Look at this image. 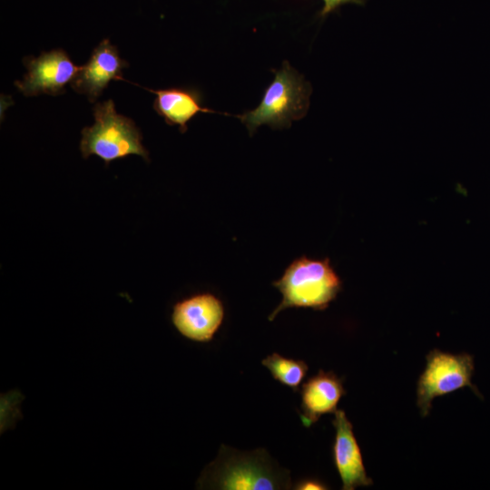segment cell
<instances>
[{"instance_id": "obj_12", "label": "cell", "mask_w": 490, "mask_h": 490, "mask_svg": "<svg viewBox=\"0 0 490 490\" xmlns=\"http://www.w3.org/2000/svg\"><path fill=\"white\" fill-rule=\"evenodd\" d=\"M273 378L284 386L289 387L294 392H299V385L304 379L309 367L303 360L287 358L278 353H272L262 361Z\"/></svg>"}, {"instance_id": "obj_6", "label": "cell", "mask_w": 490, "mask_h": 490, "mask_svg": "<svg viewBox=\"0 0 490 490\" xmlns=\"http://www.w3.org/2000/svg\"><path fill=\"white\" fill-rule=\"evenodd\" d=\"M224 307L211 293H200L174 304L172 322L184 338L196 342H209L220 328Z\"/></svg>"}, {"instance_id": "obj_9", "label": "cell", "mask_w": 490, "mask_h": 490, "mask_svg": "<svg viewBox=\"0 0 490 490\" xmlns=\"http://www.w3.org/2000/svg\"><path fill=\"white\" fill-rule=\"evenodd\" d=\"M334 415L332 424L336 436L333 460L342 481V489L354 490L358 486L372 485L373 481L367 475L352 424L343 410L337 409Z\"/></svg>"}, {"instance_id": "obj_13", "label": "cell", "mask_w": 490, "mask_h": 490, "mask_svg": "<svg viewBox=\"0 0 490 490\" xmlns=\"http://www.w3.org/2000/svg\"><path fill=\"white\" fill-rule=\"evenodd\" d=\"M322 1L324 3V6L320 13L322 16H325L328 14L334 12L342 5H346V4L363 5L364 4V0H322Z\"/></svg>"}, {"instance_id": "obj_11", "label": "cell", "mask_w": 490, "mask_h": 490, "mask_svg": "<svg viewBox=\"0 0 490 490\" xmlns=\"http://www.w3.org/2000/svg\"><path fill=\"white\" fill-rule=\"evenodd\" d=\"M156 98L153 108L169 125H177L181 133L187 131V123L200 113H216L217 112L203 107L199 91L188 88H169L152 90Z\"/></svg>"}, {"instance_id": "obj_8", "label": "cell", "mask_w": 490, "mask_h": 490, "mask_svg": "<svg viewBox=\"0 0 490 490\" xmlns=\"http://www.w3.org/2000/svg\"><path fill=\"white\" fill-rule=\"evenodd\" d=\"M128 64L121 59L118 50L108 39L93 50L89 61L76 74L72 88L94 102L113 80H123L122 70Z\"/></svg>"}, {"instance_id": "obj_1", "label": "cell", "mask_w": 490, "mask_h": 490, "mask_svg": "<svg viewBox=\"0 0 490 490\" xmlns=\"http://www.w3.org/2000/svg\"><path fill=\"white\" fill-rule=\"evenodd\" d=\"M199 483L223 490H276L291 485L289 471L274 464L264 449L240 452L224 445Z\"/></svg>"}, {"instance_id": "obj_4", "label": "cell", "mask_w": 490, "mask_h": 490, "mask_svg": "<svg viewBox=\"0 0 490 490\" xmlns=\"http://www.w3.org/2000/svg\"><path fill=\"white\" fill-rule=\"evenodd\" d=\"M94 123L82 130L80 151L83 158L100 157L106 165L131 154L149 162V152L142 143V134L130 118L117 113L113 100L93 108Z\"/></svg>"}, {"instance_id": "obj_10", "label": "cell", "mask_w": 490, "mask_h": 490, "mask_svg": "<svg viewBox=\"0 0 490 490\" xmlns=\"http://www.w3.org/2000/svg\"><path fill=\"white\" fill-rule=\"evenodd\" d=\"M346 395L343 381L334 372L319 370L301 388L300 419L305 427L315 424L322 415L337 411L340 398Z\"/></svg>"}, {"instance_id": "obj_3", "label": "cell", "mask_w": 490, "mask_h": 490, "mask_svg": "<svg viewBox=\"0 0 490 490\" xmlns=\"http://www.w3.org/2000/svg\"><path fill=\"white\" fill-rule=\"evenodd\" d=\"M274 73V80L265 90L258 107L236 115L250 135L262 124L272 129L289 128L293 121L300 120L307 113L311 93L309 83L287 61Z\"/></svg>"}, {"instance_id": "obj_2", "label": "cell", "mask_w": 490, "mask_h": 490, "mask_svg": "<svg viewBox=\"0 0 490 490\" xmlns=\"http://www.w3.org/2000/svg\"><path fill=\"white\" fill-rule=\"evenodd\" d=\"M272 285L281 293L282 300L269 316L270 321L289 308L323 310L342 288V282L328 259L313 260L305 256L293 260L282 277Z\"/></svg>"}, {"instance_id": "obj_14", "label": "cell", "mask_w": 490, "mask_h": 490, "mask_svg": "<svg viewBox=\"0 0 490 490\" xmlns=\"http://www.w3.org/2000/svg\"><path fill=\"white\" fill-rule=\"evenodd\" d=\"M297 490H323L328 489L326 484L316 478H304L295 485Z\"/></svg>"}, {"instance_id": "obj_5", "label": "cell", "mask_w": 490, "mask_h": 490, "mask_svg": "<svg viewBox=\"0 0 490 490\" xmlns=\"http://www.w3.org/2000/svg\"><path fill=\"white\" fill-rule=\"evenodd\" d=\"M474 372V356L431 350L426 356V368L419 377L416 387V404L421 416H426L429 414L432 401L436 397L466 387L482 398L472 383Z\"/></svg>"}, {"instance_id": "obj_7", "label": "cell", "mask_w": 490, "mask_h": 490, "mask_svg": "<svg viewBox=\"0 0 490 490\" xmlns=\"http://www.w3.org/2000/svg\"><path fill=\"white\" fill-rule=\"evenodd\" d=\"M24 64L27 73L23 81L15 84L25 96L59 94L80 70V66H76L61 49L43 53L37 58L26 59Z\"/></svg>"}]
</instances>
